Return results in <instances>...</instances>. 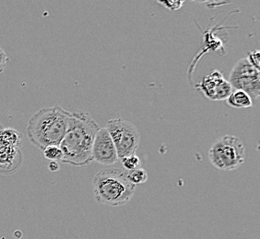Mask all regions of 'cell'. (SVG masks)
<instances>
[{
  "mask_svg": "<svg viewBox=\"0 0 260 239\" xmlns=\"http://www.w3.org/2000/svg\"><path fill=\"white\" fill-rule=\"evenodd\" d=\"M91 156L92 161L105 166H112L118 161L114 142L106 128H100L97 132L92 145Z\"/></svg>",
  "mask_w": 260,
  "mask_h": 239,
  "instance_id": "obj_8",
  "label": "cell"
},
{
  "mask_svg": "<svg viewBox=\"0 0 260 239\" xmlns=\"http://www.w3.org/2000/svg\"><path fill=\"white\" fill-rule=\"evenodd\" d=\"M227 103L235 109H247L253 106L250 96L242 90H235L227 99Z\"/></svg>",
  "mask_w": 260,
  "mask_h": 239,
  "instance_id": "obj_10",
  "label": "cell"
},
{
  "mask_svg": "<svg viewBox=\"0 0 260 239\" xmlns=\"http://www.w3.org/2000/svg\"><path fill=\"white\" fill-rule=\"evenodd\" d=\"M246 59L248 60V62L251 65L255 67L256 69L259 70L260 65V51L255 50L249 52L247 54Z\"/></svg>",
  "mask_w": 260,
  "mask_h": 239,
  "instance_id": "obj_16",
  "label": "cell"
},
{
  "mask_svg": "<svg viewBox=\"0 0 260 239\" xmlns=\"http://www.w3.org/2000/svg\"><path fill=\"white\" fill-rule=\"evenodd\" d=\"M260 72L246 58L237 61L231 70L229 83L235 90H242L251 99H258L260 95Z\"/></svg>",
  "mask_w": 260,
  "mask_h": 239,
  "instance_id": "obj_6",
  "label": "cell"
},
{
  "mask_svg": "<svg viewBox=\"0 0 260 239\" xmlns=\"http://www.w3.org/2000/svg\"><path fill=\"white\" fill-rule=\"evenodd\" d=\"M99 129L100 126L88 112H71L69 128L59 145L63 152L62 162L75 167L90 164L92 145Z\"/></svg>",
  "mask_w": 260,
  "mask_h": 239,
  "instance_id": "obj_1",
  "label": "cell"
},
{
  "mask_svg": "<svg viewBox=\"0 0 260 239\" xmlns=\"http://www.w3.org/2000/svg\"><path fill=\"white\" fill-rule=\"evenodd\" d=\"M126 178L133 185L143 184L148 180V173L144 169L138 168L136 170L125 171Z\"/></svg>",
  "mask_w": 260,
  "mask_h": 239,
  "instance_id": "obj_12",
  "label": "cell"
},
{
  "mask_svg": "<svg viewBox=\"0 0 260 239\" xmlns=\"http://www.w3.org/2000/svg\"><path fill=\"white\" fill-rule=\"evenodd\" d=\"M22 142V135L20 132L13 128H5L0 131V144L11 147L20 148Z\"/></svg>",
  "mask_w": 260,
  "mask_h": 239,
  "instance_id": "obj_11",
  "label": "cell"
},
{
  "mask_svg": "<svg viewBox=\"0 0 260 239\" xmlns=\"http://www.w3.org/2000/svg\"><path fill=\"white\" fill-rule=\"evenodd\" d=\"M71 112L60 106L42 108L30 117L27 135L32 145L44 150L47 146L60 145L70 125Z\"/></svg>",
  "mask_w": 260,
  "mask_h": 239,
  "instance_id": "obj_2",
  "label": "cell"
},
{
  "mask_svg": "<svg viewBox=\"0 0 260 239\" xmlns=\"http://www.w3.org/2000/svg\"><path fill=\"white\" fill-rule=\"evenodd\" d=\"M200 91L208 99L214 101L226 100L233 92L230 83L218 70L211 71L198 84Z\"/></svg>",
  "mask_w": 260,
  "mask_h": 239,
  "instance_id": "obj_7",
  "label": "cell"
},
{
  "mask_svg": "<svg viewBox=\"0 0 260 239\" xmlns=\"http://www.w3.org/2000/svg\"><path fill=\"white\" fill-rule=\"evenodd\" d=\"M209 158L218 170L231 171L244 164L245 145L234 135H224L216 140L209 150Z\"/></svg>",
  "mask_w": 260,
  "mask_h": 239,
  "instance_id": "obj_4",
  "label": "cell"
},
{
  "mask_svg": "<svg viewBox=\"0 0 260 239\" xmlns=\"http://www.w3.org/2000/svg\"><path fill=\"white\" fill-rule=\"evenodd\" d=\"M8 62H9L8 55L6 54L5 51L0 47V73H2L5 70Z\"/></svg>",
  "mask_w": 260,
  "mask_h": 239,
  "instance_id": "obj_17",
  "label": "cell"
},
{
  "mask_svg": "<svg viewBox=\"0 0 260 239\" xmlns=\"http://www.w3.org/2000/svg\"><path fill=\"white\" fill-rule=\"evenodd\" d=\"M122 161V166L124 167L125 171L136 170L140 167V157L136 154H131L129 156H126L125 158L121 160Z\"/></svg>",
  "mask_w": 260,
  "mask_h": 239,
  "instance_id": "obj_14",
  "label": "cell"
},
{
  "mask_svg": "<svg viewBox=\"0 0 260 239\" xmlns=\"http://www.w3.org/2000/svg\"><path fill=\"white\" fill-rule=\"evenodd\" d=\"M114 142L118 160L135 154L140 145V135L135 125L121 118L112 119L105 127Z\"/></svg>",
  "mask_w": 260,
  "mask_h": 239,
  "instance_id": "obj_5",
  "label": "cell"
},
{
  "mask_svg": "<svg viewBox=\"0 0 260 239\" xmlns=\"http://www.w3.org/2000/svg\"><path fill=\"white\" fill-rule=\"evenodd\" d=\"M92 184L96 203L110 207L126 205L135 193V185L127 179L125 170L118 168H106L98 171Z\"/></svg>",
  "mask_w": 260,
  "mask_h": 239,
  "instance_id": "obj_3",
  "label": "cell"
},
{
  "mask_svg": "<svg viewBox=\"0 0 260 239\" xmlns=\"http://www.w3.org/2000/svg\"><path fill=\"white\" fill-rule=\"evenodd\" d=\"M158 4L165 7V9L171 10V11H175V10H180L183 5L185 4V1H176V0H172V1H157Z\"/></svg>",
  "mask_w": 260,
  "mask_h": 239,
  "instance_id": "obj_15",
  "label": "cell"
},
{
  "mask_svg": "<svg viewBox=\"0 0 260 239\" xmlns=\"http://www.w3.org/2000/svg\"><path fill=\"white\" fill-rule=\"evenodd\" d=\"M44 151V156L46 160L50 161H62L63 160V152L58 145H51L47 146Z\"/></svg>",
  "mask_w": 260,
  "mask_h": 239,
  "instance_id": "obj_13",
  "label": "cell"
},
{
  "mask_svg": "<svg viewBox=\"0 0 260 239\" xmlns=\"http://www.w3.org/2000/svg\"><path fill=\"white\" fill-rule=\"evenodd\" d=\"M48 168H49V170L52 171V172H56V171L59 170V165H58L57 162H55V161H51L49 165H48Z\"/></svg>",
  "mask_w": 260,
  "mask_h": 239,
  "instance_id": "obj_18",
  "label": "cell"
},
{
  "mask_svg": "<svg viewBox=\"0 0 260 239\" xmlns=\"http://www.w3.org/2000/svg\"><path fill=\"white\" fill-rule=\"evenodd\" d=\"M22 165L20 148L0 144V175L9 176L16 173Z\"/></svg>",
  "mask_w": 260,
  "mask_h": 239,
  "instance_id": "obj_9",
  "label": "cell"
}]
</instances>
